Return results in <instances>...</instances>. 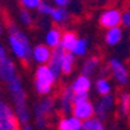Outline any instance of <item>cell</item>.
<instances>
[{
	"mask_svg": "<svg viewBox=\"0 0 130 130\" xmlns=\"http://www.w3.org/2000/svg\"><path fill=\"white\" fill-rule=\"evenodd\" d=\"M71 86L73 89V93H89L91 83H90L89 76H86V75L83 73L80 77H77L75 81H73V84Z\"/></svg>",
	"mask_w": 130,
	"mask_h": 130,
	"instance_id": "5bb4252c",
	"label": "cell"
},
{
	"mask_svg": "<svg viewBox=\"0 0 130 130\" xmlns=\"http://www.w3.org/2000/svg\"><path fill=\"white\" fill-rule=\"evenodd\" d=\"M73 64H75L73 53H71V52L64 53L63 59H62V73L63 75H70L73 70Z\"/></svg>",
	"mask_w": 130,
	"mask_h": 130,
	"instance_id": "ffe728a7",
	"label": "cell"
},
{
	"mask_svg": "<svg viewBox=\"0 0 130 130\" xmlns=\"http://www.w3.org/2000/svg\"><path fill=\"white\" fill-rule=\"evenodd\" d=\"M71 2L72 0H54V3L57 7H67V5H70Z\"/></svg>",
	"mask_w": 130,
	"mask_h": 130,
	"instance_id": "4dcf8cb0",
	"label": "cell"
},
{
	"mask_svg": "<svg viewBox=\"0 0 130 130\" xmlns=\"http://www.w3.org/2000/svg\"><path fill=\"white\" fill-rule=\"evenodd\" d=\"M77 130H85V129H84V126H83V125H81V126H80V127H79V129H77Z\"/></svg>",
	"mask_w": 130,
	"mask_h": 130,
	"instance_id": "e575fe53",
	"label": "cell"
},
{
	"mask_svg": "<svg viewBox=\"0 0 130 130\" xmlns=\"http://www.w3.org/2000/svg\"><path fill=\"white\" fill-rule=\"evenodd\" d=\"M81 120L75 117V116H71V117H64L59 121L58 124V130H77L81 126Z\"/></svg>",
	"mask_w": 130,
	"mask_h": 130,
	"instance_id": "2e32d148",
	"label": "cell"
},
{
	"mask_svg": "<svg viewBox=\"0 0 130 130\" xmlns=\"http://www.w3.org/2000/svg\"><path fill=\"white\" fill-rule=\"evenodd\" d=\"M53 10V7L49 4V3H45V2H41V4L39 5L38 8V12L41 14V15H50Z\"/></svg>",
	"mask_w": 130,
	"mask_h": 130,
	"instance_id": "83f0119b",
	"label": "cell"
},
{
	"mask_svg": "<svg viewBox=\"0 0 130 130\" xmlns=\"http://www.w3.org/2000/svg\"><path fill=\"white\" fill-rule=\"evenodd\" d=\"M61 39H62V34L59 30L57 28H53L50 30L48 34H46V38H45V41L49 46L52 48H55V46H58L61 44Z\"/></svg>",
	"mask_w": 130,
	"mask_h": 130,
	"instance_id": "44dd1931",
	"label": "cell"
},
{
	"mask_svg": "<svg viewBox=\"0 0 130 130\" xmlns=\"http://www.w3.org/2000/svg\"><path fill=\"white\" fill-rule=\"evenodd\" d=\"M77 38H76V34L75 32H71L67 31L62 35V39H61V46L64 49V52H72L73 48H75L76 43H77Z\"/></svg>",
	"mask_w": 130,
	"mask_h": 130,
	"instance_id": "9a60e30c",
	"label": "cell"
},
{
	"mask_svg": "<svg viewBox=\"0 0 130 130\" xmlns=\"http://www.w3.org/2000/svg\"><path fill=\"white\" fill-rule=\"evenodd\" d=\"M55 76L49 66L41 64L35 72V89L40 95H48L55 83Z\"/></svg>",
	"mask_w": 130,
	"mask_h": 130,
	"instance_id": "3957f363",
	"label": "cell"
},
{
	"mask_svg": "<svg viewBox=\"0 0 130 130\" xmlns=\"http://www.w3.org/2000/svg\"><path fill=\"white\" fill-rule=\"evenodd\" d=\"M7 57V49L4 48V45L0 43V61L2 59H4Z\"/></svg>",
	"mask_w": 130,
	"mask_h": 130,
	"instance_id": "1f68e13d",
	"label": "cell"
},
{
	"mask_svg": "<svg viewBox=\"0 0 130 130\" xmlns=\"http://www.w3.org/2000/svg\"><path fill=\"white\" fill-rule=\"evenodd\" d=\"M72 107H73V89L72 86L64 88L61 95V109L64 115H68L72 112Z\"/></svg>",
	"mask_w": 130,
	"mask_h": 130,
	"instance_id": "7c38bea8",
	"label": "cell"
},
{
	"mask_svg": "<svg viewBox=\"0 0 130 130\" xmlns=\"http://www.w3.org/2000/svg\"><path fill=\"white\" fill-rule=\"evenodd\" d=\"M43 0H20V3L26 9H38Z\"/></svg>",
	"mask_w": 130,
	"mask_h": 130,
	"instance_id": "4316f807",
	"label": "cell"
},
{
	"mask_svg": "<svg viewBox=\"0 0 130 130\" xmlns=\"http://www.w3.org/2000/svg\"><path fill=\"white\" fill-rule=\"evenodd\" d=\"M50 55H52V52L45 45H38L32 49V59L36 63L45 64L46 62H49Z\"/></svg>",
	"mask_w": 130,
	"mask_h": 130,
	"instance_id": "4fadbf2b",
	"label": "cell"
},
{
	"mask_svg": "<svg viewBox=\"0 0 130 130\" xmlns=\"http://www.w3.org/2000/svg\"><path fill=\"white\" fill-rule=\"evenodd\" d=\"M2 32H3V27H2V23H0V35H2Z\"/></svg>",
	"mask_w": 130,
	"mask_h": 130,
	"instance_id": "836d02e7",
	"label": "cell"
},
{
	"mask_svg": "<svg viewBox=\"0 0 130 130\" xmlns=\"http://www.w3.org/2000/svg\"><path fill=\"white\" fill-rule=\"evenodd\" d=\"M120 111L124 116H127L130 113V94L129 93H122L120 97Z\"/></svg>",
	"mask_w": 130,
	"mask_h": 130,
	"instance_id": "603a6c76",
	"label": "cell"
},
{
	"mask_svg": "<svg viewBox=\"0 0 130 130\" xmlns=\"http://www.w3.org/2000/svg\"><path fill=\"white\" fill-rule=\"evenodd\" d=\"M95 89H97V93L101 95H107L111 93V84L107 79H99L97 83H95Z\"/></svg>",
	"mask_w": 130,
	"mask_h": 130,
	"instance_id": "7402d4cb",
	"label": "cell"
},
{
	"mask_svg": "<svg viewBox=\"0 0 130 130\" xmlns=\"http://www.w3.org/2000/svg\"><path fill=\"white\" fill-rule=\"evenodd\" d=\"M121 23L125 27H130V10H125L121 13Z\"/></svg>",
	"mask_w": 130,
	"mask_h": 130,
	"instance_id": "f1b7e54d",
	"label": "cell"
},
{
	"mask_svg": "<svg viewBox=\"0 0 130 130\" xmlns=\"http://www.w3.org/2000/svg\"><path fill=\"white\" fill-rule=\"evenodd\" d=\"M54 108V101L52 98H45L40 102H38L34 106V113L36 117V125L40 129H45L46 126V120L49 115L53 112Z\"/></svg>",
	"mask_w": 130,
	"mask_h": 130,
	"instance_id": "5b68a950",
	"label": "cell"
},
{
	"mask_svg": "<svg viewBox=\"0 0 130 130\" xmlns=\"http://www.w3.org/2000/svg\"><path fill=\"white\" fill-rule=\"evenodd\" d=\"M64 49L58 45L55 46L54 50L52 52V55H50V59H49V68L52 70V72L54 73L55 79H59L61 73H62V59H63V55H64Z\"/></svg>",
	"mask_w": 130,
	"mask_h": 130,
	"instance_id": "ba28073f",
	"label": "cell"
},
{
	"mask_svg": "<svg viewBox=\"0 0 130 130\" xmlns=\"http://www.w3.org/2000/svg\"><path fill=\"white\" fill-rule=\"evenodd\" d=\"M72 113H73V116L80 119L81 121H85V120L91 119L94 116L95 109H94V106H93L88 99H85V101H81V102H77V103H73Z\"/></svg>",
	"mask_w": 130,
	"mask_h": 130,
	"instance_id": "8992f818",
	"label": "cell"
},
{
	"mask_svg": "<svg viewBox=\"0 0 130 130\" xmlns=\"http://www.w3.org/2000/svg\"><path fill=\"white\" fill-rule=\"evenodd\" d=\"M99 63H101V61H99L98 57H90V58H88L85 61L84 66H83V73L86 75V76H91L93 73L95 72V70L98 68Z\"/></svg>",
	"mask_w": 130,
	"mask_h": 130,
	"instance_id": "d6986e66",
	"label": "cell"
},
{
	"mask_svg": "<svg viewBox=\"0 0 130 130\" xmlns=\"http://www.w3.org/2000/svg\"><path fill=\"white\" fill-rule=\"evenodd\" d=\"M108 64H109V68L112 71L115 79L117 80V83L119 84H126L127 79H129V73H127L125 66L116 58H111Z\"/></svg>",
	"mask_w": 130,
	"mask_h": 130,
	"instance_id": "8fae6325",
	"label": "cell"
},
{
	"mask_svg": "<svg viewBox=\"0 0 130 130\" xmlns=\"http://www.w3.org/2000/svg\"><path fill=\"white\" fill-rule=\"evenodd\" d=\"M21 125L14 107L0 98V130H21Z\"/></svg>",
	"mask_w": 130,
	"mask_h": 130,
	"instance_id": "277c9868",
	"label": "cell"
},
{
	"mask_svg": "<svg viewBox=\"0 0 130 130\" xmlns=\"http://www.w3.org/2000/svg\"><path fill=\"white\" fill-rule=\"evenodd\" d=\"M50 17L55 23H64L68 21L70 13L66 10V7H57V8H53Z\"/></svg>",
	"mask_w": 130,
	"mask_h": 130,
	"instance_id": "ac0fdd59",
	"label": "cell"
},
{
	"mask_svg": "<svg viewBox=\"0 0 130 130\" xmlns=\"http://www.w3.org/2000/svg\"><path fill=\"white\" fill-rule=\"evenodd\" d=\"M10 97H12V102H13V107L17 113V117L20 120V122L27 124L30 121V109L27 106V95L26 91L23 89L22 81L20 79V76H15L14 79H12L9 83H7Z\"/></svg>",
	"mask_w": 130,
	"mask_h": 130,
	"instance_id": "7a4b0ae2",
	"label": "cell"
},
{
	"mask_svg": "<svg viewBox=\"0 0 130 130\" xmlns=\"http://www.w3.org/2000/svg\"><path fill=\"white\" fill-rule=\"evenodd\" d=\"M21 130H34L30 125H27V124H23V127L21 129Z\"/></svg>",
	"mask_w": 130,
	"mask_h": 130,
	"instance_id": "d6a6232c",
	"label": "cell"
},
{
	"mask_svg": "<svg viewBox=\"0 0 130 130\" xmlns=\"http://www.w3.org/2000/svg\"><path fill=\"white\" fill-rule=\"evenodd\" d=\"M99 23L102 27H106V28L119 26L121 23V12L116 8H109L104 10L99 17Z\"/></svg>",
	"mask_w": 130,
	"mask_h": 130,
	"instance_id": "52a82bcc",
	"label": "cell"
},
{
	"mask_svg": "<svg viewBox=\"0 0 130 130\" xmlns=\"http://www.w3.org/2000/svg\"><path fill=\"white\" fill-rule=\"evenodd\" d=\"M122 39V31L121 28H119L117 26L116 27H111L108 28L107 34H106V43L111 46H113L116 44H119Z\"/></svg>",
	"mask_w": 130,
	"mask_h": 130,
	"instance_id": "e0dca14e",
	"label": "cell"
},
{
	"mask_svg": "<svg viewBox=\"0 0 130 130\" xmlns=\"http://www.w3.org/2000/svg\"><path fill=\"white\" fill-rule=\"evenodd\" d=\"M86 49H88V43L86 40L81 39V40H77L75 48H73L71 53H73V55H84L86 53Z\"/></svg>",
	"mask_w": 130,
	"mask_h": 130,
	"instance_id": "484cf974",
	"label": "cell"
},
{
	"mask_svg": "<svg viewBox=\"0 0 130 130\" xmlns=\"http://www.w3.org/2000/svg\"><path fill=\"white\" fill-rule=\"evenodd\" d=\"M115 2H120V0H115Z\"/></svg>",
	"mask_w": 130,
	"mask_h": 130,
	"instance_id": "d590c367",
	"label": "cell"
},
{
	"mask_svg": "<svg viewBox=\"0 0 130 130\" xmlns=\"http://www.w3.org/2000/svg\"><path fill=\"white\" fill-rule=\"evenodd\" d=\"M15 76H18V72L14 62L8 57L0 61V80L7 84Z\"/></svg>",
	"mask_w": 130,
	"mask_h": 130,
	"instance_id": "9c48e42d",
	"label": "cell"
},
{
	"mask_svg": "<svg viewBox=\"0 0 130 130\" xmlns=\"http://www.w3.org/2000/svg\"><path fill=\"white\" fill-rule=\"evenodd\" d=\"M8 43L12 53L22 63H28L32 58V49L26 34L18 28L13 22L8 23Z\"/></svg>",
	"mask_w": 130,
	"mask_h": 130,
	"instance_id": "6da1fadb",
	"label": "cell"
},
{
	"mask_svg": "<svg viewBox=\"0 0 130 130\" xmlns=\"http://www.w3.org/2000/svg\"><path fill=\"white\" fill-rule=\"evenodd\" d=\"M18 18H20V22L23 26H31L34 22V18H32V14L30 13V9H26V8L21 9Z\"/></svg>",
	"mask_w": 130,
	"mask_h": 130,
	"instance_id": "d4e9b609",
	"label": "cell"
},
{
	"mask_svg": "<svg viewBox=\"0 0 130 130\" xmlns=\"http://www.w3.org/2000/svg\"><path fill=\"white\" fill-rule=\"evenodd\" d=\"M83 126H84L85 130H106L104 126H103V124L101 122V120L93 119V117L85 120L84 124H83Z\"/></svg>",
	"mask_w": 130,
	"mask_h": 130,
	"instance_id": "cb8c5ba5",
	"label": "cell"
},
{
	"mask_svg": "<svg viewBox=\"0 0 130 130\" xmlns=\"http://www.w3.org/2000/svg\"><path fill=\"white\" fill-rule=\"evenodd\" d=\"M113 106V97L112 95H102L101 101H98L94 106V109H95V113L98 116L99 120H104L108 115V112L111 111V108H112Z\"/></svg>",
	"mask_w": 130,
	"mask_h": 130,
	"instance_id": "30bf717a",
	"label": "cell"
},
{
	"mask_svg": "<svg viewBox=\"0 0 130 130\" xmlns=\"http://www.w3.org/2000/svg\"><path fill=\"white\" fill-rule=\"evenodd\" d=\"M89 98L88 93H73V103H77L81 101H85Z\"/></svg>",
	"mask_w": 130,
	"mask_h": 130,
	"instance_id": "f546056e",
	"label": "cell"
}]
</instances>
